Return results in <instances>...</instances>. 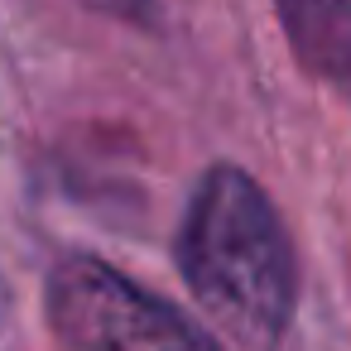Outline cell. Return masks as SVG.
Instances as JSON below:
<instances>
[{"mask_svg":"<svg viewBox=\"0 0 351 351\" xmlns=\"http://www.w3.org/2000/svg\"><path fill=\"white\" fill-rule=\"evenodd\" d=\"M178 274L197 308L245 351H274L298 308V255L269 193L212 164L178 226Z\"/></svg>","mask_w":351,"mask_h":351,"instance_id":"1","label":"cell"},{"mask_svg":"<svg viewBox=\"0 0 351 351\" xmlns=\"http://www.w3.org/2000/svg\"><path fill=\"white\" fill-rule=\"evenodd\" d=\"M44 313L63 351H217L193 317L97 255H68L49 269Z\"/></svg>","mask_w":351,"mask_h":351,"instance_id":"2","label":"cell"},{"mask_svg":"<svg viewBox=\"0 0 351 351\" xmlns=\"http://www.w3.org/2000/svg\"><path fill=\"white\" fill-rule=\"evenodd\" d=\"M293 63L351 101V0H274Z\"/></svg>","mask_w":351,"mask_h":351,"instance_id":"3","label":"cell"},{"mask_svg":"<svg viewBox=\"0 0 351 351\" xmlns=\"http://www.w3.org/2000/svg\"><path fill=\"white\" fill-rule=\"evenodd\" d=\"M82 5H92L101 15H116V20H145L154 0H82Z\"/></svg>","mask_w":351,"mask_h":351,"instance_id":"4","label":"cell"}]
</instances>
